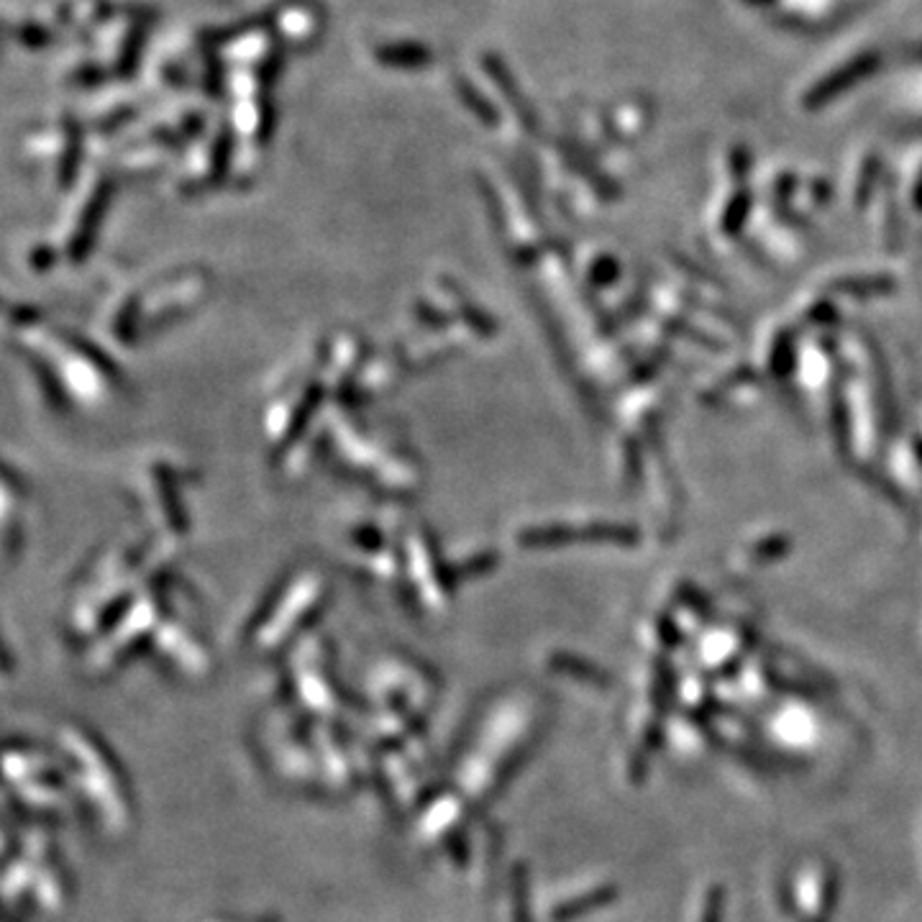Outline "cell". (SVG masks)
<instances>
[{"label":"cell","instance_id":"3957f363","mask_svg":"<svg viewBox=\"0 0 922 922\" xmlns=\"http://www.w3.org/2000/svg\"><path fill=\"white\" fill-rule=\"evenodd\" d=\"M208 292H211V277L203 269L159 277L116 308L113 331L121 341L134 344L141 336H149L167 323L187 316L208 298Z\"/></svg>","mask_w":922,"mask_h":922},{"label":"cell","instance_id":"5b68a950","mask_svg":"<svg viewBox=\"0 0 922 922\" xmlns=\"http://www.w3.org/2000/svg\"><path fill=\"white\" fill-rule=\"evenodd\" d=\"M400 556L405 561V582L413 597V602L421 607L423 613H436L446 605L449 597V582L454 584V577L446 572V567L438 559V551L433 549L431 536L423 528H408L400 546Z\"/></svg>","mask_w":922,"mask_h":922},{"label":"cell","instance_id":"277c9868","mask_svg":"<svg viewBox=\"0 0 922 922\" xmlns=\"http://www.w3.org/2000/svg\"><path fill=\"white\" fill-rule=\"evenodd\" d=\"M328 579L318 569H298L282 579L275 590L269 592L267 602L259 610V643H280L285 633L295 631L298 625L310 623L326 602Z\"/></svg>","mask_w":922,"mask_h":922},{"label":"cell","instance_id":"6da1fadb","mask_svg":"<svg viewBox=\"0 0 922 922\" xmlns=\"http://www.w3.org/2000/svg\"><path fill=\"white\" fill-rule=\"evenodd\" d=\"M328 454L351 477L369 482L387 495H413L421 485V467L415 456L392 436H382L362 423L333 415L326 433Z\"/></svg>","mask_w":922,"mask_h":922},{"label":"cell","instance_id":"8992f818","mask_svg":"<svg viewBox=\"0 0 922 922\" xmlns=\"http://www.w3.org/2000/svg\"><path fill=\"white\" fill-rule=\"evenodd\" d=\"M871 67H874V59L864 57V59H858L856 65L846 67L843 72H835V75L830 77V80H825L823 85H820V88H817L815 93L810 95V103H812V106H817L820 100L833 98V95H838L841 90H846L848 85H851V82L856 80V77H864L866 72H871Z\"/></svg>","mask_w":922,"mask_h":922},{"label":"cell","instance_id":"7a4b0ae2","mask_svg":"<svg viewBox=\"0 0 922 922\" xmlns=\"http://www.w3.org/2000/svg\"><path fill=\"white\" fill-rule=\"evenodd\" d=\"M18 328H26L34 336H39L41 346L52 351L49 356L34 354V364L39 367L36 372L44 374V382L54 387L52 392L62 403H67V400L88 405L106 403L108 395L116 387V372H113L116 367L108 362L106 356L98 354L93 346L82 344L77 336H67V333L47 336L44 328L31 326L29 321H21V318H18Z\"/></svg>","mask_w":922,"mask_h":922}]
</instances>
